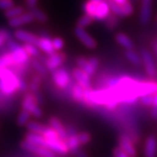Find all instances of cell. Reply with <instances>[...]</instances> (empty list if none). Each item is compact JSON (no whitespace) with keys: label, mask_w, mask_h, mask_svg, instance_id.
Segmentation results:
<instances>
[{"label":"cell","mask_w":157,"mask_h":157,"mask_svg":"<svg viewBox=\"0 0 157 157\" xmlns=\"http://www.w3.org/2000/svg\"><path fill=\"white\" fill-rule=\"evenodd\" d=\"M23 12H25V9L23 6H12L11 8H9L7 10L4 11V16L7 19H10L15 18V16L21 15Z\"/></svg>","instance_id":"cell-28"},{"label":"cell","mask_w":157,"mask_h":157,"mask_svg":"<svg viewBox=\"0 0 157 157\" xmlns=\"http://www.w3.org/2000/svg\"><path fill=\"white\" fill-rule=\"evenodd\" d=\"M25 51L32 58H39L40 57V49L35 44H25L23 45Z\"/></svg>","instance_id":"cell-34"},{"label":"cell","mask_w":157,"mask_h":157,"mask_svg":"<svg viewBox=\"0 0 157 157\" xmlns=\"http://www.w3.org/2000/svg\"><path fill=\"white\" fill-rule=\"evenodd\" d=\"M31 65L34 68V71L38 73L39 76H41L42 78H46L48 75V69L46 68L45 64L42 61H40L38 58H32L31 59Z\"/></svg>","instance_id":"cell-24"},{"label":"cell","mask_w":157,"mask_h":157,"mask_svg":"<svg viewBox=\"0 0 157 157\" xmlns=\"http://www.w3.org/2000/svg\"><path fill=\"white\" fill-rule=\"evenodd\" d=\"M76 64H77V68H81L89 76H93L99 66V59L95 56H91L88 58L84 57V56H79L76 59Z\"/></svg>","instance_id":"cell-5"},{"label":"cell","mask_w":157,"mask_h":157,"mask_svg":"<svg viewBox=\"0 0 157 157\" xmlns=\"http://www.w3.org/2000/svg\"><path fill=\"white\" fill-rule=\"evenodd\" d=\"M153 97L154 95H145L140 97V102L141 104H143L144 106H147V107H150L153 104Z\"/></svg>","instance_id":"cell-38"},{"label":"cell","mask_w":157,"mask_h":157,"mask_svg":"<svg viewBox=\"0 0 157 157\" xmlns=\"http://www.w3.org/2000/svg\"><path fill=\"white\" fill-rule=\"evenodd\" d=\"M66 60V55L62 52H54L51 55H48V57H46L44 60V64L46 68L48 69V72H53L56 71L57 68H59L64 61Z\"/></svg>","instance_id":"cell-7"},{"label":"cell","mask_w":157,"mask_h":157,"mask_svg":"<svg viewBox=\"0 0 157 157\" xmlns=\"http://www.w3.org/2000/svg\"><path fill=\"white\" fill-rule=\"evenodd\" d=\"M71 97L75 102L83 103V97H84V89L77 83H73L71 86Z\"/></svg>","instance_id":"cell-21"},{"label":"cell","mask_w":157,"mask_h":157,"mask_svg":"<svg viewBox=\"0 0 157 157\" xmlns=\"http://www.w3.org/2000/svg\"><path fill=\"white\" fill-rule=\"evenodd\" d=\"M94 22V19H93L91 16L88 15V14H85L84 15H82L81 18H80L78 21H77V27H80V28H87L88 26H90L92 24V23Z\"/></svg>","instance_id":"cell-35"},{"label":"cell","mask_w":157,"mask_h":157,"mask_svg":"<svg viewBox=\"0 0 157 157\" xmlns=\"http://www.w3.org/2000/svg\"><path fill=\"white\" fill-rule=\"evenodd\" d=\"M74 34L77 37V39L86 48L88 49H94L98 46V43L94 40V38H92V36L85 31V29L80 28V27H75L74 29Z\"/></svg>","instance_id":"cell-9"},{"label":"cell","mask_w":157,"mask_h":157,"mask_svg":"<svg viewBox=\"0 0 157 157\" xmlns=\"http://www.w3.org/2000/svg\"><path fill=\"white\" fill-rule=\"evenodd\" d=\"M13 65H15L13 56L6 48L5 51L0 53V69L4 68H12Z\"/></svg>","instance_id":"cell-19"},{"label":"cell","mask_w":157,"mask_h":157,"mask_svg":"<svg viewBox=\"0 0 157 157\" xmlns=\"http://www.w3.org/2000/svg\"><path fill=\"white\" fill-rule=\"evenodd\" d=\"M74 154H75L76 157H88V155L86 154V153L83 151V150H81V149H78L77 151L74 153Z\"/></svg>","instance_id":"cell-44"},{"label":"cell","mask_w":157,"mask_h":157,"mask_svg":"<svg viewBox=\"0 0 157 157\" xmlns=\"http://www.w3.org/2000/svg\"><path fill=\"white\" fill-rule=\"evenodd\" d=\"M13 36H14V38L18 42L25 43V44H35V45L38 44L39 36H36L32 32L25 31V30L15 29L14 33H13Z\"/></svg>","instance_id":"cell-11"},{"label":"cell","mask_w":157,"mask_h":157,"mask_svg":"<svg viewBox=\"0 0 157 157\" xmlns=\"http://www.w3.org/2000/svg\"><path fill=\"white\" fill-rule=\"evenodd\" d=\"M156 21H157V15H156Z\"/></svg>","instance_id":"cell-47"},{"label":"cell","mask_w":157,"mask_h":157,"mask_svg":"<svg viewBox=\"0 0 157 157\" xmlns=\"http://www.w3.org/2000/svg\"><path fill=\"white\" fill-rule=\"evenodd\" d=\"M151 116L153 119H157V107L156 106H152L151 108Z\"/></svg>","instance_id":"cell-45"},{"label":"cell","mask_w":157,"mask_h":157,"mask_svg":"<svg viewBox=\"0 0 157 157\" xmlns=\"http://www.w3.org/2000/svg\"><path fill=\"white\" fill-rule=\"evenodd\" d=\"M25 126H26V129H28L29 132L43 135V133H44L47 126L43 125V123H41V122H35V121H29L28 123H26Z\"/></svg>","instance_id":"cell-26"},{"label":"cell","mask_w":157,"mask_h":157,"mask_svg":"<svg viewBox=\"0 0 157 157\" xmlns=\"http://www.w3.org/2000/svg\"><path fill=\"white\" fill-rule=\"evenodd\" d=\"M113 156H115V157H129V155L127 154L125 151H123L120 147H117V148H115V151H113Z\"/></svg>","instance_id":"cell-41"},{"label":"cell","mask_w":157,"mask_h":157,"mask_svg":"<svg viewBox=\"0 0 157 157\" xmlns=\"http://www.w3.org/2000/svg\"><path fill=\"white\" fill-rule=\"evenodd\" d=\"M12 34L10 31H8L5 28H0V49L3 48L7 44L8 41L12 38Z\"/></svg>","instance_id":"cell-31"},{"label":"cell","mask_w":157,"mask_h":157,"mask_svg":"<svg viewBox=\"0 0 157 157\" xmlns=\"http://www.w3.org/2000/svg\"><path fill=\"white\" fill-rule=\"evenodd\" d=\"M78 138L81 145H86L91 141V135L88 132H81L78 134Z\"/></svg>","instance_id":"cell-37"},{"label":"cell","mask_w":157,"mask_h":157,"mask_svg":"<svg viewBox=\"0 0 157 157\" xmlns=\"http://www.w3.org/2000/svg\"><path fill=\"white\" fill-rule=\"evenodd\" d=\"M23 140H25V141L32 143V144L47 147L46 139L42 135H40V134H35V133L29 132V133H26L25 135V139H23ZM47 148H48V147H47Z\"/></svg>","instance_id":"cell-20"},{"label":"cell","mask_w":157,"mask_h":157,"mask_svg":"<svg viewBox=\"0 0 157 157\" xmlns=\"http://www.w3.org/2000/svg\"><path fill=\"white\" fill-rule=\"evenodd\" d=\"M6 48H7L8 51L12 54L15 65L16 64H21V65L29 64L32 57L28 54V52L25 51V47L21 46V44H18L16 41H13L12 38L9 40L8 43L6 44Z\"/></svg>","instance_id":"cell-2"},{"label":"cell","mask_w":157,"mask_h":157,"mask_svg":"<svg viewBox=\"0 0 157 157\" xmlns=\"http://www.w3.org/2000/svg\"><path fill=\"white\" fill-rule=\"evenodd\" d=\"M21 148L39 157H56V153L54 151H52L51 149L44 146L32 144V143L25 141V140L21 142Z\"/></svg>","instance_id":"cell-6"},{"label":"cell","mask_w":157,"mask_h":157,"mask_svg":"<svg viewBox=\"0 0 157 157\" xmlns=\"http://www.w3.org/2000/svg\"><path fill=\"white\" fill-rule=\"evenodd\" d=\"M21 108L25 109L26 111H29L33 116H35L36 118H41L44 115L41 105L36 102L35 95L31 92H26L23 94L21 99Z\"/></svg>","instance_id":"cell-3"},{"label":"cell","mask_w":157,"mask_h":157,"mask_svg":"<svg viewBox=\"0 0 157 157\" xmlns=\"http://www.w3.org/2000/svg\"><path fill=\"white\" fill-rule=\"evenodd\" d=\"M31 116H32L31 113L29 111H26L25 109L21 108V110L17 114V118H16V123H17V126H26V123H28L29 122V119H31Z\"/></svg>","instance_id":"cell-29"},{"label":"cell","mask_w":157,"mask_h":157,"mask_svg":"<svg viewBox=\"0 0 157 157\" xmlns=\"http://www.w3.org/2000/svg\"><path fill=\"white\" fill-rule=\"evenodd\" d=\"M34 21H35V18H34V15L32 14L31 11L23 12L21 15L8 19V26L10 27L11 29H18L25 25L31 24V23H33Z\"/></svg>","instance_id":"cell-10"},{"label":"cell","mask_w":157,"mask_h":157,"mask_svg":"<svg viewBox=\"0 0 157 157\" xmlns=\"http://www.w3.org/2000/svg\"><path fill=\"white\" fill-rule=\"evenodd\" d=\"M144 157H157V138L150 135L144 144Z\"/></svg>","instance_id":"cell-17"},{"label":"cell","mask_w":157,"mask_h":157,"mask_svg":"<svg viewBox=\"0 0 157 157\" xmlns=\"http://www.w3.org/2000/svg\"><path fill=\"white\" fill-rule=\"evenodd\" d=\"M35 98H36V102L39 103L40 105H43L44 104V97H43V95L41 94L40 92H38V93H35Z\"/></svg>","instance_id":"cell-42"},{"label":"cell","mask_w":157,"mask_h":157,"mask_svg":"<svg viewBox=\"0 0 157 157\" xmlns=\"http://www.w3.org/2000/svg\"><path fill=\"white\" fill-rule=\"evenodd\" d=\"M72 78L75 80V83H77L78 85H80L83 89H91V81L87 73L85 72H83L81 68H75L72 71Z\"/></svg>","instance_id":"cell-13"},{"label":"cell","mask_w":157,"mask_h":157,"mask_svg":"<svg viewBox=\"0 0 157 157\" xmlns=\"http://www.w3.org/2000/svg\"><path fill=\"white\" fill-rule=\"evenodd\" d=\"M14 6V0H0V9L1 10H7Z\"/></svg>","instance_id":"cell-40"},{"label":"cell","mask_w":157,"mask_h":157,"mask_svg":"<svg viewBox=\"0 0 157 157\" xmlns=\"http://www.w3.org/2000/svg\"><path fill=\"white\" fill-rule=\"evenodd\" d=\"M122 8H123V11H124L125 16L131 15V14H133V12H134V8H133V5L131 4V2L130 1H127L125 4H123Z\"/></svg>","instance_id":"cell-39"},{"label":"cell","mask_w":157,"mask_h":157,"mask_svg":"<svg viewBox=\"0 0 157 157\" xmlns=\"http://www.w3.org/2000/svg\"><path fill=\"white\" fill-rule=\"evenodd\" d=\"M141 58L143 65H144L145 72L150 78H155L157 76V68L153 57L151 55V53L149 52V50H147L146 48L141 49Z\"/></svg>","instance_id":"cell-8"},{"label":"cell","mask_w":157,"mask_h":157,"mask_svg":"<svg viewBox=\"0 0 157 157\" xmlns=\"http://www.w3.org/2000/svg\"><path fill=\"white\" fill-rule=\"evenodd\" d=\"M52 42H53V46H54V49L56 51H61L65 46L64 40L62 38H60V37H55L54 39H52Z\"/></svg>","instance_id":"cell-36"},{"label":"cell","mask_w":157,"mask_h":157,"mask_svg":"<svg viewBox=\"0 0 157 157\" xmlns=\"http://www.w3.org/2000/svg\"><path fill=\"white\" fill-rule=\"evenodd\" d=\"M49 126L58 133V135L60 136V138H61L63 141L66 142V140L68 138V132H67V130L64 128V126L62 125V122L59 121V118H55V116L50 118H49Z\"/></svg>","instance_id":"cell-18"},{"label":"cell","mask_w":157,"mask_h":157,"mask_svg":"<svg viewBox=\"0 0 157 157\" xmlns=\"http://www.w3.org/2000/svg\"><path fill=\"white\" fill-rule=\"evenodd\" d=\"M151 7H152V0H141V6H140L139 12V21L140 24L143 26L148 25L151 19Z\"/></svg>","instance_id":"cell-12"},{"label":"cell","mask_w":157,"mask_h":157,"mask_svg":"<svg viewBox=\"0 0 157 157\" xmlns=\"http://www.w3.org/2000/svg\"><path fill=\"white\" fill-rule=\"evenodd\" d=\"M29 11H31L32 14L34 15L36 21H38L39 23L45 24V23L48 22V15H47L41 8H39V7H36H36L29 9Z\"/></svg>","instance_id":"cell-30"},{"label":"cell","mask_w":157,"mask_h":157,"mask_svg":"<svg viewBox=\"0 0 157 157\" xmlns=\"http://www.w3.org/2000/svg\"><path fill=\"white\" fill-rule=\"evenodd\" d=\"M42 79H43L42 76H39L38 73L32 76L31 82H29V84L28 85V89L29 90V92L33 93V94L40 92V86H41Z\"/></svg>","instance_id":"cell-27"},{"label":"cell","mask_w":157,"mask_h":157,"mask_svg":"<svg viewBox=\"0 0 157 157\" xmlns=\"http://www.w3.org/2000/svg\"><path fill=\"white\" fill-rule=\"evenodd\" d=\"M12 104V98L10 97H6L0 93V112L4 113L10 109Z\"/></svg>","instance_id":"cell-32"},{"label":"cell","mask_w":157,"mask_h":157,"mask_svg":"<svg viewBox=\"0 0 157 157\" xmlns=\"http://www.w3.org/2000/svg\"><path fill=\"white\" fill-rule=\"evenodd\" d=\"M25 3H26V6L31 9V8L36 7V3H38V0H25Z\"/></svg>","instance_id":"cell-43"},{"label":"cell","mask_w":157,"mask_h":157,"mask_svg":"<svg viewBox=\"0 0 157 157\" xmlns=\"http://www.w3.org/2000/svg\"><path fill=\"white\" fill-rule=\"evenodd\" d=\"M36 46H38L40 50H42L47 55H51L54 52H56V50L54 49V46H53L52 40L50 39L49 34H44L43 36L39 37Z\"/></svg>","instance_id":"cell-16"},{"label":"cell","mask_w":157,"mask_h":157,"mask_svg":"<svg viewBox=\"0 0 157 157\" xmlns=\"http://www.w3.org/2000/svg\"><path fill=\"white\" fill-rule=\"evenodd\" d=\"M52 73V80L54 82L55 86L60 90L70 89L73 84L72 82V75L64 68H59Z\"/></svg>","instance_id":"cell-4"},{"label":"cell","mask_w":157,"mask_h":157,"mask_svg":"<svg viewBox=\"0 0 157 157\" xmlns=\"http://www.w3.org/2000/svg\"><path fill=\"white\" fill-rule=\"evenodd\" d=\"M125 56L127 59L135 66H141L142 64V58L138 53L135 52L133 49H126L125 51Z\"/></svg>","instance_id":"cell-25"},{"label":"cell","mask_w":157,"mask_h":157,"mask_svg":"<svg viewBox=\"0 0 157 157\" xmlns=\"http://www.w3.org/2000/svg\"><path fill=\"white\" fill-rule=\"evenodd\" d=\"M83 10L98 22L105 21L112 13L108 0H86L83 4Z\"/></svg>","instance_id":"cell-1"},{"label":"cell","mask_w":157,"mask_h":157,"mask_svg":"<svg viewBox=\"0 0 157 157\" xmlns=\"http://www.w3.org/2000/svg\"><path fill=\"white\" fill-rule=\"evenodd\" d=\"M115 39L117 43L125 49H133V47H134L133 41L129 38V36H127L126 34H124V33H117L115 36Z\"/></svg>","instance_id":"cell-23"},{"label":"cell","mask_w":157,"mask_h":157,"mask_svg":"<svg viewBox=\"0 0 157 157\" xmlns=\"http://www.w3.org/2000/svg\"><path fill=\"white\" fill-rule=\"evenodd\" d=\"M108 1H109V8H111V12L113 13V14L119 16V18H123V16H125L124 11H123V8H122V5H120L119 3L115 2L113 0H108Z\"/></svg>","instance_id":"cell-33"},{"label":"cell","mask_w":157,"mask_h":157,"mask_svg":"<svg viewBox=\"0 0 157 157\" xmlns=\"http://www.w3.org/2000/svg\"><path fill=\"white\" fill-rule=\"evenodd\" d=\"M65 143L67 144V147H68L69 151L72 152V153H75L79 149V147L81 146L77 133L70 134V135H68V138H67V140H66Z\"/></svg>","instance_id":"cell-22"},{"label":"cell","mask_w":157,"mask_h":157,"mask_svg":"<svg viewBox=\"0 0 157 157\" xmlns=\"http://www.w3.org/2000/svg\"><path fill=\"white\" fill-rule=\"evenodd\" d=\"M119 147L123 151H125L129 157H136L137 151L134 145V142H132V140L129 138L127 135H121L119 137Z\"/></svg>","instance_id":"cell-14"},{"label":"cell","mask_w":157,"mask_h":157,"mask_svg":"<svg viewBox=\"0 0 157 157\" xmlns=\"http://www.w3.org/2000/svg\"><path fill=\"white\" fill-rule=\"evenodd\" d=\"M46 143H47V147H48L49 149H51L52 151H54L56 154L66 155L69 152L67 144H66L65 141H63L62 139L53 140V141L46 140Z\"/></svg>","instance_id":"cell-15"},{"label":"cell","mask_w":157,"mask_h":157,"mask_svg":"<svg viewBox=\"0 0 157 157\" xmlns=\"http://www.w3.org/2000/svg\"><path fill=\"white\" fill-rule=\"evenodd\" d=\"M152 106H156L157 107V93L154 95V97H153V104Z\"/></svg>","instance_id":"cell-46"}]
</instances>
